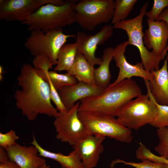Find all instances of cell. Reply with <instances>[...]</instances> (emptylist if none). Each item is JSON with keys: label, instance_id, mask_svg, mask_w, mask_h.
Masks as SVG:
<instances>
[{"label": "cell", "instance_id": "cell-30", "mask_svg": "<svg viewBox=\"0 0 168 168\" xmlns=\"http://www.w3.org/2000/svg\"><path fill=\"white\" fill-rule=\"evenodd\" d=\"M44 80L47 82L49 85L50 98L56 105L58 111L62 113L67 112L68 110L62 101L58 91L55 89L49 79H46Z\"/></svg>", "mask_w": 168, "mask_h": 168}, {"label": "cell", "instance_id": "cell-17", "mask_svg": "<svg viewBox=\"0 0 168 168\" xmlns=\"http://www.w3.org/2000/svg\"><path fill=\"white\" fill-rule=\"evenodd\" d=\"M168 56L161 68L150 72L152 78L149 81V89L155 101L158 104L168 105Z\"/></svg>", "mask_w": 168, "mask_h": 168}, {"label": "cell", "instance_id": "cell-6", "mask_svg": "<svg viewBox=\"0 0 168 168\" xmlns=\"http://www.w3.org/2000/svg\"><path fill=\"white\" fill-rule=\"evenodd\" d=\"M78 114L91 134L107 137L123 142H132L133 136L131 129L122 124L114 116L87 112H78Z\"/></svg>", "mask_w": 168, "mask_h": 168}, {"label": "cell", "instance_id": "cell-10", "mask_svg": "<svg viewBox=\"0 0 168 168\" xmlns=\"http://www.w3.org/2000/svg\"><path fill=\"white\" fill-rule=\"evenodd\" d=\"M66 2L63 0H0V20L22 23L42 5L50 4L60 6Z\"/></svg>", "mask_w": 168, "mask_h": 168}, {"label": "cell", "instance_id": "cell-5", "mask_svg": "<svg viewBox=\"0 0 168 168\" xmlns=\"http://www.w3.org/2000/svg\"><path fill=\"white\" fill-rule=\"evenodd\" d=\"M148 5L147 1L140 9L138 15L132 19L122 21L114 25L113 26L114 28L122 29L126 32L128 44L134 45L138 49L141 59V63L144 69L151 72L159 69L160 62L167 55H157L152 51H149L144 45L142 22L143 18L147 12Z\"/></svg>", "mask_w": 168, "mask_h": 168}, {"label": "cell", "instance_id": "cell-23", "mask_svg": "<svg viewBox=\"0 0 168 168\" xmlns=\"http://www.w3.org/2000/svg\"><path fill=\"white\" fill-rule=\"evenodd\" d=\"M137 1V0H115L114 12L111 23L114 25L126 20Z\"/></svg>", "mask_w": 168, "mask_h": 168}, {"label": "cell", "instance_id": "cell-26", "mask_svg": "<svg viewBox=\"0 0 168 168\" xmlns=\"http://www.w3.org/2000/svg\"><path fill=\"white\" fill-rule=\"evenodd\" d=\"M155 101L157 113L154 120L150 124L158 128L168 127V105H160Z\"/></svg>", "mask_w": 168, "mask_h": 168}, {"label": "cell", "instance_id": "cell-32", "mask_svg": "<svg viewBox=\"0 0 168 168\" xmlns=\"http://www.w3.org/2000/svg\"><path fill=\"white\" fill-rule=\"evenodd\" d=\"M161 20L166 21L168 24V7L165 8L159 14L155 21H159ZM168 50V44L165 52L166 53Z\"/></svg>", "mask_w": 168, "mask_h": 168}, {"label": "cell", "instance_id": "cell-38", "mask_svg": "<svg viewBox=\"0 0 168 168\" xmlns=\"http://www.w3.org/2000/svg\"><path fill=\"white\" fill-rule=\"evenodd\" d=\"M67 168L64 167V168Z\"/></svg>", "mask_w": 168, "mask_h": 168}, {"label": "cell", "instance_id": "cell-18", "mask_svg": "<svg viewBox=\"0 0 168 168\" xmlns=\"http://www.w3.org/2000/svg\"><path fill=\"white\" fill-rule=\"evenodd\" d=\"M33 139L31 143L37 148L39 156L57 161L60 164L62 168H83L81 158L76 150L74 149L68 155L59 152H53L44 149L40 146L34 134Z\"/></svg>", "mask_w": 168, "mask_h": 168}, {"label": "cell", "instance_id": "cell-16", "mask_svg": "<svg viewBox=\"0 0 168 168\" xmlns=\"http://www.w3.org/2000/svg\"><path fill=\"white\" fill-rule=\"evenodd\" d=\"M105 89L78 81L74 85L63 88L58 92L64 106L68 111L78 100L98 96L103 92Z\"/></svg>", "mask_w": 168, "mask_h": 168}, {"label": "cell", "instance_id": "cell-19", "mask_svg": "<svg viewBox=\"0 0 168 168\" xmlns=\"http://www.w3.org/2000/svg\"><path fill=\"white\" fill-rule=\"evenodd\" d=\"M94 68L82 53L77 52L74 62L67 73L74 76L78 81L96 86L94 72Z\"/></svg>", "mask_w": 168, "mask_h": 168}, {"label": "cell", "instance_id": "cell-7", "mask_svg": "<svg viewBox=\"0 0 168 168\" xmlns=\"http://www.w3.org/2000/svg\"><path fill=\"white\" fill-rule=\"evenodd\" d=\"M75 22L83 29L92 31L98 25L112 20L113 0H81L74 5Z\"/></svg>", "mask_w": 168, "mask_h": 168}, {"label": "cell", "instance_id": "cell-36", "mask_svg": "<svg viewBox=\"0 0 168 168\" xmlns=\"http://www.w3.org/2000/svg\"><path fill=\"white\" fill-rule=\"evenodd\" d=\"M50 167V166L49 165H47V164L44 165L41 168H49Z\"/></svg>", "mask_w": 168, "mask_h": 168}, {"label": "cell", "instance_id": "cell-33", "mask_svg": "<svg viewBox=\"0 0 168 168\" xmlns=\"http://www.w3.org/2000/svg\"><path fill=\"white\" fill-rule=\"evenodd\" d=\"M0 168H21L14 161L9 160L7 161L0 163Z\"/></svg>", "mask_w": 168, "mask_h": 168}, {"label": "cell", "instance_id": "cell-24", "mask_svg": "<svg viewBox=\"0 0 168 168\" xmlns=\"http://www.w3.org/2000/svg\"><path fill=\"white\" fill-rule=\"evenodd\" d=\"M156 133L159 142L155 150L160 156L168 160V127L157 128Z\"/></svg>", "mask_w": 168, "mask_h": 168}, {"label": "cell", "instance_id": "cell-12", "mask_svg": "<svg viewBox=\"0 0 168 168\" xmlns=\"http://www.w3.org/2000/svg\"><path fill=\"white\" fill-rule=\"evenodd\" d=\"M128 45L126 41L117 45L114 48L113 59L116 65L119 69L118 77L115 81L109 86H113L126 79L131 78L133 77L142 78L144 80L150 81L152 75L150 72L146 70L141 63L132 64L128 63L124 55L126 48Z\"/></svg>", "mask_w": 168, "mask_h": 168}, {"label": "cell", "instance_id": "cell-35", "mask_svg": "<svg viewBox=\"0 0 168 168\" xmlns=\"http://www.w3.org/2000/svg\"><path fill=\"white\" fill-rule=\"evenodd\" d=\"M4 73L3 70L2 66H0V81H2L3 78L2 74Z\"/></svg>", "mask_w": 168, "mask_h": 168}, {"label": "cell", "instance_id": "cell-21", "mask_svg": "<svg viewBox=\"0 0 168 168\" xmlns=\"http://www.w3.org/2000/svg\"><path fill=\"white\" fill-rule=\"evenodd\" d=\"M78 45L76 42L73 43H65L60 49L57 57L55 71H68L72 66L78 52Z\"/></svg>", "mask_w": 168, "mask_h": 168}, {"label": "cell", "instance_id": "cell-2", "mask_svg": "<svg viewBox=\"0 0 168 168\" xmlns=\"http://www.w3.org/2000/svg\"><path fill=\"white\" fill-rule=\"evenodd\" d=\"M137 82L126 79L116 85L105 88L100 95L80 100L78 112L97 113L116 117L128 102L142 95Z\"/></svg>", "mask_w": 168, "mask_h": 168}, {"label": "cell", "instance_id": "cell-22", "mask_svg": "<svg viewBox=\"0 0 168 168\" xmlns=\"http://www.w3.org/2000/svg\"><path fill=\"white\" fill-rule=\"evenodd\" d=\"M36 72L44 80L49 79L58 91L64 87L74 85L78 82L74 76L67 73L59 74L55 71H49L45 73Z\"/></svg>", "mask_w": 168, "mask_h": 168}, {"label": "cell", "instance_id": "cell-28", "mask_svg": "<svg viewBox=\"0 0 168 168\" xmlns=\"http://www.w3.org/2000/svg\"><path fill=\"white\" fill-rule=\"evenodd\" d=\"M32 63L36 71L44 73L48 72L54 65L48 56L44 54L34 57Z\"/></svg>", "mask_w": 168, "mask_h": 168}, {"label": "cell", "instance_id": "cell-29", "mask_svg": "<svg viewBox=\"0 0 168 168\" xmlns=\"http://www.w3.org/2000/svg\"><path fill=\"white\" fill-rule=\"evenodd\" d=\"M168 7V0H154L151 10L146 12L145 15L148 19L155 21L161 13Z\"/></svg>", "mask_w": 168, "mask_h": 168}, {"label": "cell", "instance_id": "cell-13", "mask_svg": "<svg viewBox=\"0 0 168 168\" xmlns=\"http://www.w3.org/2000/svg\"><path fill=\"white\" fill-rule=\"evenodd\" d=\"M147 21L148 28L145 30L143 41L148 49L159 55H166L165 51L168 45V24L164 21Z\"/></svg>", "mask_w": 168, "mask_h": 168}, {"label": "cell", "instance_id": "cell-11", "mask_svg": "<svg viewBox=\"0 0 168 168\" xmlns=\"http://www.w3.org/2000/svg\"><path fill=\"white\" fill-rule=\"evenodd\" d=\"M114 28L111 25H106L94 35L81 32L77 33L78 52L82 54L92 66L99 65L101 63L102 58L95 56V51L98 45L104 44L111 36Z\"/></svg>", "mask_w": 168, "mask_h": 168}, {"label": "cell", "instance_id": "cell-31", "mask_svg": "<svg viewBox=\"0 0 168 168\" xmlns=\"http://www.w3.org/2000/svg\"><path fill=\"white\" fill-rule=\"evenodd\" d=\"M18 139V136L13 130L5 133H0V146L5 149L16 145V141Z\"/></svg>", "mask_w": 168, "mask_h": 168}, {"label": "cell", "instance_id": "cell-4", "mask_svg": "<svg viewBox=\"0 0 168 168\" xmlns=\"http://www.w3.org/2000/svg\"><path fill=\"white\" fill-rule=\"evenodd\" d=\"M147 91L127 103L118 113L117 119L123 125L130 129L137 130L152 122L156 117L157 109L150 91L149 81L144 80Z\"/></svg>", "mask_w": 168, "mask_h": 168}, {"label": "cell", "instance_id": "cell-34", "mask_svg": "<svg viewBox=\"0 0 168 168\" xmlns=\"http://www.w3.org/2000/svg\"><path fill=\"white\" fill-rule=\"evenodd\" d=\"M10 160L8 153L6 150L0 146V162L3 163Z\"/></svg>", "mask_w": 168, "mask_h": 168}, {"label": "cell", "instance_id": "cell-9", "mask_svg": "<svg viewBox=\"0 0 168 168\" xmlns=\"http://www.w3.org/2000/svg\"><path fill=\"white\" fill-rule=\"evenodd\" d=\"M80 102L64 113L58 112L53 125L57 133V139L72 146L91 134L88 128L78 116Z\"/></svg>", "mask_w": 168, "mask_h": 168}, {"label": "cell", "instance_id": "cell-20", "mask_svg": "<svg viewBox=\"0 0 168 168\" xmlns=\"http://www.w3.org/2000/svg\"><path fill=\"white\" fill-rule=\"evenodd\" d=\"M114 48L110 47L106 48L102 56V61L99 66L94 68V74L96 85L103 88L110 84L111 75L110 70V63L113 57Z\"/></svg>", "mask_w": 168, "mask_h": 168}, {"label": "cell", "instance_id": "cell-37", "mask_svg": "<svg viewBox=\"0 0 168 168\" xmlns=\"http://www.w3.org/2000/svg\"><path fill=\"white\" fill-rule=\"evenodd\" d=\"M165 166L166 168H168V165L167 164H165Z\"/></svg>", "mask_w": 168, "mask_h": 168}, {"label": "cell", "instance_id": "cell-27", "mask_svg": "<svg viewBox=\"0 0 168 168\" xmlns=\"http://www.w3.org/2000/svg\"><path fill=\"white\" fill-rule=\"evenodd\" d=\"M118 163H123L125 165H128L135 168H166L165 165L163 163L154 162L152 161L145 160L140 162L133 161L126 162L120 159L113 160L110 164V167H113L115 164Z\"/></svg>", "mask_w": 168, "mask_h": 168}, {"label": "cell", "instance_id": "cell-1", "mask_svg": "<svg viewBox=\"0 0 168 168\" xmlns=\"http://www.w3.org/2000/svg\"><path fill=\"white\" fill-rule=\"evenodd\" d=\"M21 89L16 90L14 97L16 108L30 121L40 114L56 118L58 112L51 103L48 82L42 79L29 63L24 64L17 78Z\"/></svg>", "mask_w": 168, "mask_h": 168}, {"label": "cell", "instance_id": "cell-15", "mask_svg": "<svg viewBox=\"0 0 168 168\" xmlns=\"http://www.w3.org/2000/svg\"><path fill=\"white\" fill-rule=\"evenodd\" d=\"M5 149L10 160L21 168H41L46 164V160L39 155L38 150L34 145L27 146L16 143Z\"/></svg>", "mask_w": 168, "mask_h": 168}, {"label": "cell", "instance_id": "cell-25", "mask_svg": "<svg viewBox=\"0 0 168 168\" xmlns=\"http://www.w3.org/2000/svg\"><path fill=\"white\" fill-rule=\"evenodd\" d=\"M136 158L141 160H148L168 165V160L153 153L141 142L136 151Z\"/></svg>", "mask_w": 168, "mask_h": 168}, {"label": "cell", "instance_id": "cell-14", "mask_svg": "<svg viewBox=\"0 0 168 168\" xmlns=\"http://www.w3.org/2000/svg\"><path fill=\"white\" fill-rule=\"evenodd\" d=\"M105 138L101 135L90 134L73 146L81 158L83 168L96 167L104 150L102 143Z\"/></svg>", "mask_w": 168, "mask_h": 168}, {"label": "cell", "instance_id": "cell-8", "mask_svg": "<svg viewBox=\"0 0 168 168\" xmlns=\"http://www.w3.org/2000/svg\"><path fill=\"white\" fill-rule=\"evenodd\" d=\"M74 34L65 35L62 28L57 27L45 33L38 29L31 31L24 43L25 47L34 57L46 54L54 65L56 64L59 51L69 38H76Z\"/></svg>", "mask_w": 168, "mask_h": 168}, {"label": "cell", "instance_id": "cell-3", "mask_svg": "<svg viewBox=\"0 0 168 168\" xmlns=\"http://www.w3.org/2000/svg\"><path fill=\"white\" fill-rule=\"evenodd\" d=\"M62 6L47 4L41 6L27 21L21 23L28 26L30 31L35 29L44 33L57 27L63 28L75 22L74 0H66Z\"/></svg>", "mask_w": 168, "mask_h": 168}]
</instances>
